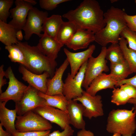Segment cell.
Listing matches in <instances>:
<instances>
[{
    "label": "cell",
    "instance_id": "obj_22",
    "mask_svg": "<svg viewBox=\"0 0 136 136\" xmlns=\"http://www.w3.org/2000/svg\"><path fill=\"white\" fill-rule=\"evenodd\" d=\"M17 30L8 23L0 20V41L6 46L17 44Z\"/></svg>",
    "mask_w": 136,
    "mask_h": 136
},
{
    "label": "cell",
    "instance_id": "obj_23",
    "mask_svg": "<svg viewBox=\"0 0 136 136\" xmlns=\"http://www.w3.org/2000/svg\"><path fill=\"white\" fill-rule=\"evenodd\" d=\"M61 16L53 15L45 19L42 26V31L48 36L56 39L60 27L63 22Z\"/></svg>",
    "mask_w": 136,
    "mask_h": 136
},
{
    "label": "cell",
    "instance_id": "obj_3",
    "mask_svg": "<svg viewBox=\"0 0 136 136\" xmlns=\"http://www.w3.org/2000/svg\"><path fill=\"white\" fill-rule=\"evenodd\" d=\"M17 45L23 53L29 66L30 71L40 74L48 72L52 77L57 63L54 60L43 54L37 46H31L27 42L18 41Z\"/></svg>",
    "mask_w": 136,
    "mask_h": 136
},
{
    "label": "cell",
    "instance_id": "obj_37",
    "mask_svg": "<svg viewBox=\"0 0 136 136\" xmlns=\"http://www.w3.org/2000/svg\"><path fill=\"white\" fill-rule=\"evenodd\" d=\"M127 27L136 32V15H129L126 13L124 15Z\"/></svg>",
    "mask_w": 136,
    "mask_h": 136
},
{
    "label": "cell",
    "instance_id": "obj_44",
    "mask_svg": "<svg viewBox=\"0 0 136 136\" xmlns=\"http://www.w3.org/2000/svg\"><path fill=\"white\" fill-rule=\"evenodd\" d=\"M112 136H122L120 134L116 133H113V135Z\"/></svg>",
    "mask_w": 136,
    "mask_h": 136
},
{
    "label": "cell",
    "instance_id": "obj_20",
    "mask_svg": "<svg viewBox=\"0 0 136 136\" xmlns=\"http://www.w3.org/2000/svg\"><path fill=\"white\" fill-rule=\"evenodd\" d=\"M94 34L90 31L78 29L66 46L74 50L86 48L94 41Z\"/></svg>",
    "mask_w": 136,
    "mask_h": 136
},
{
    "label": "cell",
    "instance_id": "obj_29",
    "mask_svg": "<svg viewBox=\"0 0 136 136\" xmlns=\"http://www.w3.org/2000/svg\"><path fill=\"white\" fill-rule=\"evenodd\" d=\"M110 74L117 76L121 80L126 79L132 73L125 60L115 63H110Z\"/></svg>",
    "mask_w": 136,
    "mask_h": 136
},
{
    "label": "cell",
    "instance_id": "obj_36",
    "mask_svg": "<svg viewBox=\"0 0 136 136\" xmlns=\"http://www.w3.org/2000/svg\"><path fill=\"white\" fill-rule=\"evenodd\" d=\"M119 87L126 93L130 99L136 97V89L132 86L125 84L120 85Z\"/></svg>",
    "mask_w": 136,
    "mask_h": 136
},
{
    "label": "cell",
    "instance_id": "obj_12",
    "mask_svg": "<svg viewBox=\"0 0 136 136\" xmlns=\"http://www.w3.org/2000/svg\"><path fill=\"white\" fill-rule=\"evenodd\" d=\"M74 100L79 101L84 108L83 116L89 119L103 115L101 97L99 95L92 96L83 90L82 96Z\"/></svg>",
    "mask_w": 136,
    "mask_h": 136
},
{
    "label": "cell",
    "instance_id": "obj_6",
    "mask_svg": "<svg viewBox=\"0 0 136 136\" xmlns=\"http://www.w3.org/2000/svg\"><path fill=\"white\" fill-rule=\"evenodd\" d=\"M107 48L106 46L102 47L99 54L97 57H94L92 56L88 60L82 84V87L86 89L96 77L103 72H108L109 71L106 58Z\"/></svg>",
    "mask_w": 136,
    "mask_h": 136
},
{
    "label": "cell",
    "instance_id": "obj_15",
    "mask_svg": "<svg viewBox=\"0 0 136 136\" xmlns=\"http://www.w3.org/2000/svg\"><path fill=\"white\" fill-rule=\"evenodd\" d=\"M95 49V46L93 44L90 45L86 50L78 52H72L66 48L64 49V52L70 65L71 74L73 78L76 76L82 65L92 56Z\"/></svg>",
    "mask_w": 136,
    "mask_h": 136
},
{
    "label": "cell",
    "instance_id": "obj_30",
    "mask_svg": "<svg viewBox=\"0 0 136 136\" xmlns=\"http://www.w3.org/2000/svg\"><path fill=\"white\" fill-rule=\"evenodd\" d=\"M130 99L126 93L120 88L113 89L111 102L117 106L124 105Z\"/></svg>",
    "mask_w": 136,
    "mask_h": 136
},
{
    "label": "cell",
    "instance_id": "obj_46",
    "mask_svg": "<svg viewBox=\"0 0 136 136\" xmlns=\"http://www.w3.org/2000/svg\"><path fill=\"white\" fill-rule=\"evenodd\" d=\"M136 5V0H135L134 1Z\"/></svg>",
    "mask_w": 136,
    "mask_h": 136
},
{
    "label": "cell",
    "instance_id": "obj_17",
    "mask_svg": "<svg viewBox=\"0 0 136 136\" xmlns=\"http://www.w3.org/2000/svg\"><path fill=\"white\" fill-rule=\"evenodd\" d=\"M69 64L66 58L58 68L56 69L55 74L51 79H48L47 89L46 94L50 95H63L64 83L62 80L63 73Z\"/></svg>",
    "mask_w": 136,
    "mask_h": 136
},
{
    "label": "cell",
    "instance_id": "obj_35",
    "mask_svg": "<svg viewBox=\"0 0 136 136\" xmlns=\"http://www.w3.org/2000/svg\"><path fill=\"white\" fill-rule=\"evenodd\" d=\"M74 130L70 125L66 126L61 132L59 130H56L50 133L49 136H72L73 134Z\"/></svg>",
    "mask_w": 136,
    "mask_h": 136
},
{
    "label": "cell",
    "instance_id": "obj_11",
    "mask_svg": "<svg viewBox=\"0 0 136 136\" xmlns=\"http://www.w3.org/2000/svg\"><path fill=\"white\" fill-rule=\"evenodd\" d=\"M15 3V7L10 10L12 19L8 23L18 31L23 29L29 11L37 3L32 0H16Z\"/></svg>",
    "mask_w": 136,
    "mask_h": 136
},
{
    "label": "cell",
    "instance_id": "obj_14",
    "mask_svg": "<svg viewBox=\"0 0 136 136\" xmlns=\"http://www.w3.org/2000/svg\"><path fill=\"white\" fill-rule=\"evenodd\" d=\"M19 72L22 75V79L29 85L39 91L46 94L47 89V83L49 74L45 72L42 74L34 73L21 64L19 67Z\"/></svg>",
    "mask_w": 136,
    "mask_h": 136
},
{
    "label": "cell",
    "instance_id": "obj_21",
    "mask_svg": "<svg viewBox=\"0 0 136 136\" xmlns=\"http://www.w3.org/2000/svg\"><path fill=\"white\" fill-rule=\"evenodd\" d=\"M6 103L0 102V123L7 131L13 134L17 132L15 127L17 112L15 109L11 110L7 108L5 106Z\"/></svg>",
    "mask_w": 136,
    "mask_h": 136
},
{
    "label": "cell",
    "instance_id": "obj_5",
    "mask_svg": "<svg viewBox=\"0 0 136 136\" xmlns=\"http://www.w3.org/2000/svg\"><path fill=\"white\" fill-rule=\"evenodd\" d=\"M15 127L17 132H24L50 130L52 126L49 121L32 111L17 116Z\"/></svg>",
    "mask_w": 136,
    "mask_h": 136
},
{
    "label": "cell",
    "instance_id": "obj_7",
    "mask_svg": "<svg viewBox=\"0 0 136 136\" xmlns=\"http://www.w3.org/2000/svg\"><path fill=\"white\" fill-rule=\"evenodd\" d=\"M5 76L9 80L8 85L6 90L0 95V102L6 103L12 100L15 103L22 99L27 88L15 77L11 67H9L5 71Z\"/></svg>",
    "mask_w": 136,
    "mask_h": 136
},
{
    "label": "cell",
    "instance_id": "obj_33",
    "mask_svg": "<svg viewBox=\"0 0 136 136\" xmlns=\"http://www.w3.org/2000/svg\"><path fill=\"white\" fill-rule=\"evenodd\" d=\"M70 1L69 0H40L41 8L47 10H51L55 9L59 4Z\"/></svg>",
    "mask_w": 136,
    "mask_h": 136
},
{
    "label": "cell",
    "instance_id": "obj_28",
    "mask_svg": "<svg viewBox=\"0 0 136 136\" xmlns=\"http://www.w3.org/2000/svg\"><path fill=\"white\" fill-rule=\"evenodd\" d=\"M106 58L110 63L120 62L125 60L123 53L119 43H112L107 48Z\"/></svg>",
    "mask_w": 136,
    "mask_h": 136
},
{
    "label": "cell",
    "instance_id": "obj_32",
    "mask_svg": "<svg viewBox=\"0 0 136 136\" xmlns=\"http://www.w3.org/2000/svg\"><path fill=\"white\" fill-rule=\"evenodd\" d=\"M13 0H0V20L7 23L10 16V9L14 3Z\"/></svg>",
    "mask_w": 136,
    "mask_h": 136
},
{
    "label": "cell",
    "instance_id": "obj_27",
    "mask_svg": "<svg viewBox=\"0 0 136 136\" xmlns=\"http://www.w3.org/2000/svg\"><path fill=\"white\" fill-rule=\"evenodd\" d=\"M5 48L8 51V56L12 62L19 63L29 70V66L25 56L17 44L6 46Z\"/></svg>",
    "mask_w": 136,
    "mask_h": 136
},
{
    "label": "cell",
    "instance_id": "obj_41",
    "mask_svg": "<svg viewBox=\"0 0 136 136\" xmlns=\"http://www.w3.org/2000/svg\"><path fill=\"white\" fill-rule=\"evenodd\" d=\"M3 126L0 123V136H12V135L3 129Z\"/></svg>",
    "mask_w": 136,
    "mask_h": 136
},
{
    "label": "cell",
    "instance_id": "obj_1",
    "mask_svg": "<svg viewBox=\"0 0 136 136\" xmlns=\"http://www.w3.org/2000/svg\"><path fill=\"white\" fill-rule=\"evenodd\" d=\"M104 13L98 2L95 0H84L75 9L62 15L74 23L78 29L88 30L94 34L105 26Z\"/></svg>",
    "mask_w": 136,
    "mask_h": 136
},
{
    "label": "cell",
    "instance_id": "obj_26",
    "mask_svg": "<svg viewBox=\"0 0 136 136\" xmlns=\"http://www.w3.org/2000/svg\"><path fill=\"white\" fill-rule=\"evenodd\" d=\"M119 44L131 71L132 73H136V51L128 47L127 41L123 37H121Z\"/></svg>",
    "mask_w": 136,
    "mask_h": 136
},
{
    "label": "cell",
    "instance_id": "obj_18",
    "mask_svg": "<svg viewBox=\"0 0 136 136\" xmlns=\"http://www.w3.org/2000/svg\"><path fill=\"white\" fill-rule=\"evenodd\" d=\"M77 101L74 99L68 100L67 109L70 124L77 129H85L86 123L83 118L84 108Z\"/></svg>",
    "mask_w": 136,
    "mask_h": 136
},
{
    "label": "cell",
    "instance_id": "obj_40",
    "mask_svg": "<svg viewBox=\"0 0 136 136\" xmlns=\"http://www.w3.org/2000/svg\"><path fill=\"white\" fill-rule=\"evenodd\" d=\"M77 136H94L93 133L89 130L85 129H80L78 132Z\"/></svg>",
    "mask_w": 136,
    "mask_h": 136
},
{
    "label": "cell",
    "instance_id": "obj_24",
    "mask_svg": "<svg viewBox=\"0 0 136 136\" xmlns=\"http://www.w3.org/2000/svg\"><path fill=\"white\" fill-rule=\"evenodd\" d=\"M78 29L73 22L63 21L57 34L56 39L60 43L66 45Z\"/></svg>",
    "mask_w": 136,
    "mask_h": 136
},
{
    "label": "cell",
    "instance_id": "obj_19",
    "mask_svg": "<svg viewBox=\"0 0 136 136\" xmlns=\"http://www.w3.org/2000/svg\"><path fill=\"white\" fill-rule=\"evenodd\" d=\"M64 45L56 39L44 33L37 46L43 54L50 58L55 60L57 57L59 52Z\"/></svg>",
    "mask_w": 136,
    "mask_h": 136
},
{
    "label": "cell",
    "instance_id": "obj_16",
    "mask_svg": "<svg viewBox=\"0 0 136 136\" xmlns=\"http://www.w3.org/2000/svg\"><path fill=\"white\" fill-rule=\"evenodd\" d=\"M120 80L119 77L113 75L103 73L92 81L86 91L90 95L95 96L101 90L113 89Z\"/></svg>",
    "mask_w": 136,
    "mask_h": 136
},
{
    "label": "cell",
    "instance_id": "obj_39",
    "mask_svg": "<svg viewBox=\"0 0 136 136\" xmlns=\"http://www.w3.org/2000/svg\"><path fill=\"white\" fill-rule=\"evenodd\" d=\"M4 65L2 64L0 67V94L2 92V88L3 86L7 84V82L6 79H4V76H5V72L4 69Z\"/></svg>",
    "mask_w": 136,
    "mask_h": 136
},
{
    "label": "cell",
    "instance_id": "obj_43",
    "mask_svg": "<svg viewBox=\"0 0 136 136\" xmlns=\"http://www.w3.org/2000/svg\"><path fill=\"white\" fill-rule=\"evenodd\" d=\"M16 37L17 40L19 41H21L23 39V36L21 30L17 31L16 33Z\"/></svg>",
    "mask_w": 136,
    "mask_h": 136
},
{
    "label": "cell",
    "instance_id": "obj_9",
    "mask_svg": "<svg viewBox=\"0 0 136 136\" xmlns=\"http://www.w3.org/2000/svg\"><path fill=\"white\" fill-rule=\"evenodd\" d=\"M48 16L47 12L40 10L36 8L33 7L29 10L23 29L24 32V38L25 40H28L33 34L40 38L42 37V26Z\"/></svg>",
    "mask_w": 136,
    "mask_h": 136
},
{
    "label": "cell",
    "instance_id": "obj_4",
    "mask_svg": "<svg viewBox=\"0 0 136 136\" xmlns=\"http://www.w3.org/2000/svg\"><path fill=\"white\" fill-rule=\"evenodd\" d=\"M134 110L133 107L130 110L118 109L110 111L107 119V131L122 136H132L136 129V113Z\"/></svg>",
    "mask_w": 136,
    "mask_h": 136
},
{
    "label": "cell",
    "instance_id": "obj_45",
    "mask_svg": "<svg viewBox=\"0 0 136 136\" xmlns=\"http://www.w3.org/2000/svg\"><path fill=\"white\" fill-rule=\"evenodd\" d=\"M118 0H110V2L111 3H113L117 1Z\"/></svg>",
    "mask_w": 136,
    "mask_h": 136
},
{
    "label": "cell",
    "instance_id": "obj_13",
    "mask_svg": "<svg viewBox=\"0 0 136 136\" xmlns=\"http://www.w3.org/2000/svg\"><path fill=\"white\" fill-rule=\"evenodd\" d=\"M33 111L49 122L56 124L62 130L70 124L67 113L58 108L44 105L37 107Z\"/></svg>",
    "mask_w": 136,
    "mask_h": 136
},
{
    "label": "cell",
    "instance_id": "obj_34",
    "mask_svg": "<svg viewBox=\"0 0 136 136\" xmlns=\"http://www.w3.org/2000/svg\"><path fill=\"white\" fill-rule=\"evenodd\" d=\"M50 130L40 131L17 132L12 136H49Z\"/></svg>",
    "mask_w": 136,
    "mask_h": 136
},
{
    "label": "cell",
    "instance_id": "obj_31",
    "mask_svg": "<svg viewBox=\"0 0 136 136\" xmlns=\"http://www.w3.org/2000/svg\"><path fill=\"white\" fill-rule=\"evenodd\" d=\"M120 36L126 40L129 48L136 51V32L127 27L122 31Z\"/></svg>",
    "mask_w": 136,
    "mask_h": 136
},
{
    "label": "cell",
    "instance_id": "obj_2",
    "mask_svg": "<svg viewBox=\"0 0 136 136\" xmlns=\"http://www.w3.org/2000/svg\"><path fill=\"white\" fill-rule=\"evenodd\" d=\"M124 9L111 7L104 13L105 26L94 34V41L102 47L110 43H119L122 30L127 27Z\"/></svg>",
    "mask_w": 136,
    "mask_h": 136
},
{
    "label": "cell",
    "instance_id": "obj_42",
    "mask_svg": "<svg viewBox=\"0 0 136 136\" xmlns=\"http://www.w3.org/2000/svg\"><path fill=\"white\" fill-rule=\"evenodd\" d=\"M128 103L133 105V107L134 108V112L136 113V97L130 99Z\"/></svg>",
    "mask_w": 136,
    "mask_h": 136
},
{
    "label": "cell",
    "instance_id": "obj_8",
    "mask_svg": "<svg viewBox=\"0 0 136 136\" xmlns=\"http://www.w3.org/2000/svg\"><path fill=\"white\" fill-rule=\"evenodd\" d=\"M87 61L81 66L74 78L68 73L64 83L63 94L68 100L81 97L83 89L82 88Z\"/></svg>",
    "mask_w": 136,
    "mask_h": 136
},
{
    "label": "cell",
    "instance_id": "obj_38",
    "mask_svg": "<svg viewBox=\"0 0 136 136\" xmlns=\"http://www.w3.org/2000/svg\"><path fill=\"white\" fill-rule=\"evenodd\" d=\"M126 84L131 85L136 89V73L133 77L128 79H125L119 81L116 87H119L122 85Z\"/></svg>",
    "mask_w": 136,
    "mask_h": 136
},
{
    "label": "cell",
    "instance_id": "obj_25",
    "mask_svg": "<svg viewBox=\"0 0 136 136\" xmlns=\"http://www.w3.org/2000/svg\"><path fill=\"white\" fill-rule=\"evenodd\" d=\"M38 94L45 100L46 105L58 108L67 113V107L68 100L63 95H50L40 91Z\"/></svg>",
    "mask_w": 136,
    "mask_h": 136
},
{
    "label": "cell",
    "instance_id": "obj_10",
    "mask_svg": "<svg viewBox=\"0 0 136 136\" xmlns=\"http://www.w3.org/2000/svg\"><path fill=\"white\" fill-rule=\"evenodd\" d=\"M39 91L29 85L21 100L15 103V109L18 116L33 111L40 106L46 105L45 100L38 94Z\"/></svg>",
    "mask_w": 136,
    "mask_h": 136
}]
</instances>
